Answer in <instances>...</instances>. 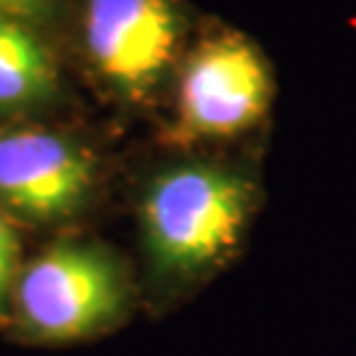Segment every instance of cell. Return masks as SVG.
Returning <instances> with one entry per match:
<instances>
[{
    "mask_svg": "<svg viewBox=\"0 0 356 356\" xmlns=\"http://www.w3.org/2000/svg\"><path fill=\"white\" fill-rule=\"evenodd\" d=\"M261 206L254 175L222 161L156 172L138 198V241L156 306L204 288L238 259Z\"/></svg>",
    "mask_w": 356,
    "mask_h": 356,
    "instance_id": "obj_1",
    "label": "cell"
},
{
    "mask_svg": "<svg viewBox=\"0 0 356 356\" xmlns=\"http://www.w3.org/2000/svg\"><path fill=\"white\" fill-rule=\"evenodd\" d=\"M272 92V72L254 42L238 32H216L201 40L179 69L166 140H235L264 122Z\"/></svg>",
    "mask_w": 356,
    "mask_h": 356,
    "instance_id": "obj_3",
    "label": "cell"
},
{
    "mask_svg": "<svg viewBox=\"0 0 356 356\" xmlns=\"http://www.w3.org/2000/svg\"><path fill=\"white\" fill-rule=\"evenodd\" d=\"M56 92V58L38 26L0 16V114L32 111Z\"/></svg>",
    "mask_w": 356,
    "mask_h": 356,
    "instance_id": "obj_6",
    "label": "cell"
},
{
    "mask_svg": "<svg viewBox=\"0 0 356 356\" xmlns=\"http://www.w3.org/2000/svg\"><path fill=\"white\" fill-rule=\"evenodd\" d=\"M22 261V238L11 216L0 209V330L6 332L11 325L13 288L19 280Z\"/></svg>",
    "mask_w": 356,
    "mask_h": 356,
    "instance_id": "obj_7",
    "label": "cell"
},
{
    "mask_svg": "<svg viewBox=\"0 0 356 356\" xmlns=\"http://www.w3.org/2000/svg\"><path fill=\"white\" fill-rule=\"evenodd\" d=\"M182 32L177 0H85V53L106 88L127 101L159 90L177 64Z\"/></svg>",
    "mask_w": 356,
    "mask_h": 356,
    "instance_id": "obj_5",
    "label": "cell"
},
{
    "mask_svg": "<svg viewBox=\"0 0 356 356\" xmlns=\"http://www.w3.org/2000/svg\"><path fill=\"white\" fill-rule=\"evenodd\" d=\"M101 175L95 156L51 129L0 132V209L16 225L66 227L88 214Z\"/></svg>",
    "mask_w": 356,
    "mask_h": 356,
    "instance_id": "obj_4",
    "label": "cell"
},
{
    "mask_svg": "<svg viewBox=\"0 0 356 356\" xmlns=\"http://www.w3.org/2000/svg\"><path fill=\"white\" fill-rule=\"evenodd\" d=\"M0 16L40 26L51 22L53 0H0Z\"/></svg>",
    "mask_w": 356,
    "mask_h": 356,
    "instance_id": "obj_8",
    "label": "cell"
},
{
    "mask_svg": "<svg viewBox=\"0 0 356 356\" xmlns=\"http://www.w3.org/2000/svg\"><path fill=\"white\" fill-rule=\"evenodd\" d=\"M138 285L127 259L90 238H58L19 272L6 335L29 346H72L127 325Z\"/></svg>",
    "mask_w": 356,
    "mask_h": 356,
    "instance_id": "obj_2",
    "label": "cell"
}]
</instances>
